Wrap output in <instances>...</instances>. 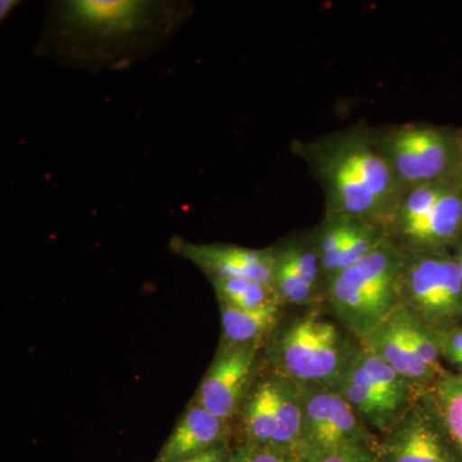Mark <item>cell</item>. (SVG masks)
Instances as JSON below:
<instances>
[{
  "label": "cell",
  "instance_id": "obj_1",
  "mask_svg": "<svg viewBox=\"0 0 462 462\" xmlns=\"http://www.w3.org/2000/svg\"><path fill=\"white\" fill-rule=\"evenodd\" d=\"M294 152L309 163L320 182L329 215L379 225L389 224L400 185L366 129H346L309 143Z\"/></svg>",
  "mask_w": 462,
  "mask_h": 462
},
{
  "label": "cell",
  "instance_id": "obj_2",
  "mask_svg": "<svg viewBox=\"0 0 462 462\" xmlns=\"http://www.w3.org/2000/svg\"><path fill=\"white\" fill-rule=\"evenodd\" d=\"M403 251L391 236L358 261L328 278L331 311L363 342L400 305Z\"/></svg>",
  "mask_w": 462,
  "mask_h": 462
},
{
  "label": "cell",
  "instance_id": "obj_3",
  "mask_svg": "<svg viewBox=\"0 0 462 462\" xmlns=\"http://www.w3.org/2000/svg\"><path fill=\"white\" fill-rule=\"evenodd\" d=\"M352 345L336 322L315 312L297 318L279 334L273 346L276 375L298 385L333 387L351 361Z\"/></svg>",
  "mask_w": 462,
  "mask_h": 462
},
{
  "label": "cell",
  "instance_id": "obj_4",
  "mask_svg": "<svg viewBox=\"0 0 462 462\" xmlns=\"http://www.w3.org/2000/svg\"><path fill=\"white\" fill-rule=\"evenodd\" d=\"M373 139L402 193L461 178L457 133L430 124H403L373 134Z\"/></svg>",
  "mask_w": 462,
  "mask_h": 462
},
{
  "label": "cell",
  "instance_id": "obj_5",
  "mask_svg": "<svg viewBox=\"0 0 462 462\" xmlns=\"http://www.w3.org/2000/svg\"><path fill=\"white\" fill-rule=\"evenodd\" d=\"M403 251L400 303L433 331L462 315V275L455 257Z\"/></svg>",
  "mask_w": 462,
  "mask_h": 462
},
{
  "label": "cell",
  "instance_id": "obj_6",
  "mask_svg": "<svg viewBox=\"0 0 462 462\" xmlns=\"http://www.w3.org/2000/svg\"><path fill=\"white\" fill-rule=\"evenodd\" d=\"M162 5L143 0H67L58 3L63 32L98 47L126 44L156 25Z\"/></svg>",
  "mask_w": 462,
  "mask_h": 462
},
{
  "label": "cell",
  "instance_id": "obj_7",
  "mask_svg": "<svg viewBox=\"0 0 462 462\" xmlns=\"http://www.w3.org/2000/svg\"><path fill=\"white\" fill-rule=\"evenodd\" d=\"M382 462H462V456L445 422L425 391L411 404L378 445Z\"/></svg>",
  "mask_w": 462,
  "mask_h": 462
},
{
  "label": "cell",
  "instance_id": "obj_8",
  "mask_svg": "<svg viewBox=\"0 0 462 462\" xmlns=\"http://www.w3.org/2000/svg\"><path fill=\"white\" fill-rule=\"evenodd\" d=\"M300 393L303 409L302 454L311 449L343 447L378 449L379 442L372 430L361 420L338 392L329 387L300 385Z\"/></svg>",
  "mask_w": 462,
  "mask_h": 462
},
{
  "label": "cell",
  "instance_id": "obj_9",
  "mask_svg": "<svg viewBox=\"0 0 462 462\" xmlns=\"http://www.w3.org/2000/svg\"><path fill=\"white\" fill-rule=\"evenodd\" d=\"M172 254L189 261L209 276L242 278L273 287L275 249H254L224 243H194L182 238L170 242Z\"/></svg>",
  "mask_w": 462,
  "mask_h": 462
},
{
  "label": "cell",
  "instance_id": "obj_10",
  "mask_svg": "<svg viewBox=\"0 0 462 462\" xmlns=\"http://www.w3.org/2000/svg\"><path fill=\"white\" fill-rule=\"evenodd\" d=\"M257 346H220L194 402L223 421L233 418L256 364Z\"/></svg>",
  "mask_w": 462,
  "mask_h": 462
},
{
  "label": "cell",
  "instance_id": "obj_11",
  "mask_svg": "<svg viewBox=\"0 0 462 462\" xmlns=\"http://www.w3.org/2000/svg\"><path fill=\"white\" fill-rule=\"evenodd\" d=\"M370 428L385 433L404 411L383 396L358 360V346L338 382L331 387Z\"/></svg>",
  "mask_w": 462,
  "mask_h": 462
},
{
  "label": "cell",
  "instance_id": "obj_12",
  "mask_svg": "<svg viewBox=\"0 0 462 462\" xmlns=\"http://www.w3.org/2000/svg\"><path fill=\"white\" fill-rule=\"evenodd\" d=\"M225 431L226 421L193 402L179 419L156 462H179L208 451L225 442Z\"/></svg>",
  "mask_w": 462,
  "mask_h": 462
},
{
  "label": "cell",
  "instance_id": "obj_13",
  "mask_svg": "<svg viewBox=\"0 0 462 462\" xmlns=\"http://www.w3.org/2000/svg\"><path fill=\"white\" fill-rule=\"evenodd\" d=\"M462 188L460 179L452 182L433 209L402 239L406 251L438 252L460 236Z\"/></svg>",
  "mask_w": 462,
  "mask_h": 462
},
{
  "label": "cell",
  "instance_id": "obj_14",
  "mask_svg": "<svg viewBox=\"0 0 462 462\" xmlns=\"http://www.w3.org/2000/svg\"><path fill=\"white\" fill-rule=\"evenodd\" d=\"M360 343L380 356L415 387H430L434 380L439 378L413 355L401 329L396 311L392 312L387 320Z\"/></svg>",
  "mask_w": 462,
  "mask_h": 462
},
{
  "label": "cell",
  "instance_id": "obj_15",
  "mask_svg": "<svg viewBox=\"0 0 462 462\" xmlns=\"http://www.w3.org/2000/svg\"><path fill=\"white\" fill-rule=\"evenodd\" d=\"M275 388L273 447L300 457L303 452V409L300 385L284 376L273 375Z\"/></svg>",
  "mask_w": 462,
  "mask_h": 462
},
{
  "label": "cell",
  "instance_id": "obj_16",
  "mask_svg": "<svg viewBox=\"0 0 462 462\" xmlns=\"http://www.w3.org/2000/svg\"><path fill=\"white\" fill-rule=\"evenodd\" d=\"M220 303L223 346H257L278 324L281 306L245 310Z\"/></svg>",
  "mask_w": 462,
  "mask_h": 462
},
{
  "label": "cell",
  "instance_id": "obj_17",
  "mask_svg": "<svg viewBox=\"0 0 462 462\" xmlns=\"http://www.w3.org/2000/svg\"><path fill=\"white\" fill-rule=\"evenodd\" d=\"M454 181L434 182L403 191L389 221L393 236L402 240L415 229Z\"/></svg>",
  "mask_w": 462,
  "mask_h": 462
},
{
  "label": "cell",
  "instance_id": "obj_18",
  "mask_svg": "<svg viewBox=\"0 0 462 462\" xmlns=\"http://www.w3.org/2000/svg\"><path fill=\"white\" fill-rule=\"evenodd\" d=\"M245 442L273 446L275 436V388L273 378L263 380L248 398L245 413Z\"/></svg>",
  "mask_w": 462,
  "mask_h": 462
},
{
  "label": "cell",
  "instance_id": "obj_19",
  "mask_svg": "<svg viewBox=\"0 0 462 462\" xmlns=\"http://www.w3.org/2000/svg\"><path fill=\"white\" fill-rule=\"evenodd\" d=\"M358 360L380 393L398 409L406 411L418 393L415 385L361 343L358 346Z\"/></svg>",
  "mask_w": 462,
  "mask_h": 462
},
{
  "label": "cell",
  "instance_id": "obj_20",
  "mask_svg": "<svg viewBox=\"0 0 462 462\" xmlns=\"http://www.w3.org/2000/svg\"><path fill=\"white\" fill-rule=\"evenodd\" d=\"M462 456V375L443 374L425 391Z\"/></svg>",
  "mask_w": 462,
  "mask_h": 462
},
{
  "label": "cell",
  "instance_id": "obj_21",
  "mask_svg": "<svg viewBox=\"0 0 462 462\" xmlns=\"http://www.w3.org/2000/svg\"><path fill=\"white\" fill-rule=\"evenodd\" d=\"M211 282L218 302L238 309L256 310L282 303L275 288L263 282L242 278H217Z\"/></svg>",
  "mask_w": 462,
  "mask_h": 462
},
{
  "label": "cell",
  "instance_id": "obj_22",
  "mask_svg": "<svg viewBox=\"0 0 462 462\" xmlns=\"http://www.w3.org/2000/svg\"><path fill=\"white\" fill-rule=\"evenodd\" d=\"M394 311H396L404 338L409 343L415 357L425 366L430 367L431 372L436 373L438 376L443 375L445 373L440 367V349L438 346L436 333L425 327L415 316L410 314L401 303Z\"/></svg>",
  "mask_w": 462,
  "mask_h": 462
},
{
  "label": "cell",
  "instance_id": "obj_23",
  "mask_svg": "<svg viewBox=\"0 0 462 462\" xmlns=\"http://www.w3.org/2000/svg\"><path fill=\"white\" fill-rule=\"evenodd\" d=\"M355 221V218L345 217V216L329 215L319 231L315 247L320 257L322 272L327 273L328 278H330L338 269L340 254L354 227Z\"/></svg>",
  "mask_w": 462,
  "mask_h": 462
},
{
  "label": "cell",
  "instance_id": "obj_24",
  "mask_svg": "<svg viewBox=\"0 0 462 462\" xmlns=\"http://www.w3.org/2000/svg\"><path fill=\"white\" fill-rule=\"evenodd\" d=\"M275 249L276 266L273 288L278 291L282 302L291 305H306L314 297L315 288L303 281L300 273L294 269L293 264Z\"/></svg>",
  "mask_w": 462,
  "mask_h": 462
},
{
  "label": "cell",
  "instance_id": "obj_25",
  "mask_svg": "<svg viewBox=\"0 0 462 462\" xmlns=\"http://www.w3.org/2000/svg\"><path fill=\"white\" fill-rule=\"evenodd\" d=\"M276 249L281 252L282 256L287 258L289 263L293 264L294 269L300 273L307 284L316 288L322 267L318 249L314 245L300 242V240H291V242L285 243L282 247Z\"/></svg>",
  "mask_w": 462,
  "mask_h": 462
},
{
  "label": "cell",
  "instance_id": "obj_26",
  "mask_svg": "<svg viewBox=\"0 0 462 462\" xmlns=\"http://www.w3.org/2000/svg\"><path fill=\"white\" fill-rule=\"evenodd\" d=\"M296 462H382L378 449L370 447L311 449L300 456Z\"/></svg>",
  "mask_w": 462,
  "mask_h": 462
},
{
  "label": "cell",
  "instance_id": "obj_27",
  "mask_svg": "<svg viewBox=\"0 0 462 462\" xmlns=\"http://www.w3.org/2000/svg\"><path fill=\"white\" fill-rule=\"evenodd\" d=\"M226 462H296V458L276 447L245 442L230 451Z\"/></svg>",
  "mask_w": 462,
  "mask_h": 462
},
{
  "label": "cell",
  "instance_id": "obj_28",
  "mask_svg": "<svg viewBox=\"0 0 462 462\" xmlns=\"http://www.w3.org/2000/svg\"><path fill=\"white\" fill-rule=\"evenodd\" d=\"M440 354L462 369V329L434 331Z\"/></svg>",
  "mask_w": 462,
  "mask_h": 462
},
{
  "label": "cell",
  "instance_id": "obj_29",
  "mask_svg": "<svg viewBox=\"0 0 462 462\" xmlns=\"http://www.w3.org/2000/svg\"><path fill=\"white\" fill-rule=\"evenodd\" d=\"M229 454V448H227L226 443L224 442L214 447V448L208 449V451L179 462H226Z\"/></svg>",
  "mask_w": 462,
  "mask_h": 462
},
{
  "label": "cell",
  "instance_id": "obj_30",
  "mask_svg": "<svg viewBox=\"0 0 462 462\" xmlns=\"http://www.w3.org/2000/svg\"><path fill=\"white\" fill-rule=\"evenodd\" d=\"M18 2L14 0H2L0 2V18L5 21L9 16L12 11L17 7Z\"/></svg>",
  "mask_w": 462,
  "mask_h": 462
},
{
  "label": "cell",
  "instance_id": "obj_31",
  "mask_svg": "<svg viewBox=\"0 0 462 462\" xmlns=\"http://www.w3.org/2000/svg\"><path fill=\"white\" fill-rule=\"evenodd\" d=\"M456 258V261H457L458 267H460V272L462 275V245L460 247L457 248V252H456V254L454 256Z\"/></svg>",
  "mask_w": 462,
  "mask_h": 462
},
{
  "label": "cell",
  "instance_id": "obj_32",
  "mask_svg": "<svg viewBox=\"0 0 462 462\" xmlns=\"http://www.w3.org/2000/svg\"><path fill=\"white\" fill-rule=\"evenodd\" d=\"M457 136H458V143H460L461 163H462V133H457Z\"/></svg>",
  "mask_w": 462,
  "mask_h": 462
},
{
  "label": "cell",
  "instance_id": "obj_33",
  "mask_svg": "<svg viewBox=\"0 0 462 462\" xmlns=\"http://www.w3.org/2000/svg\"><path fill=\"white\" fill-rule=\"evenodd\" d=\"M461 188H462V181L460 180Z\"/></svg>",
  "mask_w": 462,
  "mask_h": 462
},
{
  "label": "cell",
  "instance_id": "obj_34",
  "mask_svg": "<svg viewBox=\"0 0 462 462\" xmlns=\"http://www.w3.org/2000/svg\"><path fill=\"white\" fill-rule=\"evenodd\" d=\"M460 180L462 181V176H461V178H460Z\"/></svg>",
  "mask_w": 462,
  "mask_h": 462
}]
</instances>
